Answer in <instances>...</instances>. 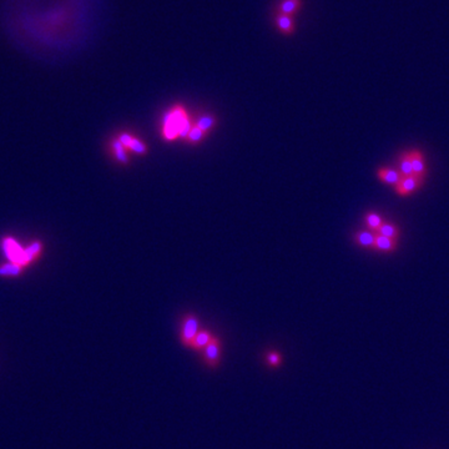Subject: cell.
<instances>
[{
	"label": "cell",
	"instance_id": "1",
	"mask_svg": "<svg viewBox=\"0 0 449 449\" xmlns=\"http://www.w3.org/2000/svg\"><path fill=\"white\" fill-rule=\"evenodd\" d=\"M194 126L189 112L181 104L173 105L164 115L161 125V135L166 141H175L177 139L185 140L190 130Z\"/></svg>",
	"mask_w": 449,
	"mask_h": 449
},
{
	"label": "cell",
	"instance_id": "2",
	"mask_svg": "<svg viewBox=\"0 0 449 449\" xmlns=\"http://www.w3.org/2000/svg\"><path fill=\"white\" fill-rule=\"evenodd\" d=\"M200 321L196 316L186 315L183 317L182 323H181V333L180 338L185 346L191 347L192 341L196 337L197 333L200 332Z\"/></svg>",
	"mask_w": 449,
	"mask_h": 449
},
{
	"label": "cell",
	"instance_id": "3",
	"mask_svg": "<svg viewBox=\"0 0 449 449\" xmlns=\"http://www.w3.org/2000/svg\"><path fill=\"white\" fill-rule=\"evenodd\" d=\"M117 139L120 140L125 149L130 153H134L136 155H146L147 154V146L142 140L137 139L134 135L129 134V132H122L117 136Z\"/></svg>",
	"mask_w": 449,
	"mask_h": 449
},
{
	"label": "cell",
	"instance_id": "4",
	"mask_svg": "<svg viewBox=\"0 0 449 449\" xmlns=\"http://www.w3.org/2000/svg\"><path fill=\"white\" fill-rule=\"evenodd\" d=\"M423 177H419L416 175H410L407 177H403L402 181L395 186V191L400 196H408V195L413 194L416 190H418L423 183Z\"/></svg>",
	"mask_w": 449,
	"mask_h": 449
},
{
	"label": "cell",
	"instance_id": "5",
	"mask_svg": "<svg viewBox=\"0 0 449 449\" xmlns=\"http://www.w3.org/2000/svg\"><path fill=\"white\" fill-rule=\"evenodd\" d=\"M204 358L206 363L211 367H216L220 363L221 358V346H220L219 338L212 336L210 343L204 349Z\"/></svg>",
	"mask_w": 449,
	"mask_h": 449
},
{
	"label": "cell",
	"instance_id": "6",
	"mask_svg": "<svg viewBox=\"0 0 449 449\" xmlns=\"http://www.w3.org/2000/svg\"><path fill=\"white\" fill-rule=\"evenodd\" d=\"M275 24H276L277 30L283 35H292L296 30V23H294L293 16L277 13L276 16H275Z\"/></svg>",
	"mask_w": 449,
	"mask_h": 449
},
{
	"label": "cell",
	"instance_id": "7",
	"mask_svg": "<svg viewBox=\"0 0 449 449\" xmlns=\"http://www.w3.org/2000/svg\"><path fill=\"white\" fill-rule=\"evenodd\" d=\"M410 156V163H412V170H413V175L419 176V177H426L427 170H426V164H424V158L422 155L421 151L418 150H412L409 151Z\"/></svg>",
	"mask_w": 449,
	"mask_h": 449
},
{
	"label": "cell",
	"instance_id": "8",
	"mask_svg": "<svg viewBox=\"0 0 449 449\" xmlns=\"http://www.w3.org/2000/svg\"><path fill=\"white\" fill-rule=\"evenodd\" d=\"M302 8V0H280L277 13L294 16Z\"/></svg>",
	"mask_w": 449,
	"mask_h": 449
},
{
	"label": "cell",
	"instance_id": "9",
	"mask_svg": "<svg viewBox=\"0 0 449 449\" xmlns=\"http://www.w3.org/2000/svg\"><path fill=\"white\" fill-rule=\"evenodd\" d=\"M377 176L383 181V182H387L390 185L395 186L402 181L403 175L399 172V170H394V168H382L377 171Z\"/></svg>",
	"mask_w": 449,
	"mask_h": 449
},
{
	"label": "cell",
	"instance_id": "10",
	"mask_svg": "<svg viewBox=\"0 0 449 449\" xmlns=\"http://www.w3.org/2000/svg\"><path fill=\"white\" fill-rule=\"evenodd\" d=\"M397 247V241L392 240L390 237H386L382 235H376V241H374V250L382 251V252H392Z\"/></svg>",
	"mask_w": 449,
	"mask_h": 449
},
{
	"label": "cell",
	"instance_id": "11",
	"mask_svg": "<svg viewBox=\"0 0 449 449\" xmlns=\"http://www.w3.org/2000/svg\"><path fill=\"white\" fill-rule=\"evenodd\" d=\"M354 241L362 247L374 248L376 235L373 233V231H358V232L354 233Z\"/></svg>",
	"mask_w": 449,
	"mask_h": 449
},
{
	"label": "cell",
	"instance_id": "12",
	"mask_svg": "<svg viewBox=\"0 0 449 449\" xmlns=\"http://www.w3.org/2000/svg\"><path fill=\"white\" fill-rule=\"evenodd\" d=\"M111 147H112V153H114L115 158L119 161L120 164L127 165L129 164V156H127V150L125 149L124 145L120 142L119 139H114L111 142Z\"/></svg>",
	"mask_w": 449,
	"mask_h": 449
},
{
	"label": "cell",
	"instance_id": "13",
	"mask_svg": "<svg viewBox=\"0 0 449 449\" xmlns=\"http://www.w3.org/2000/svg\"><path fill=\"white\" fill-rule=\"evenodd\" d=\"M212 338V335L207 330H200V332L197 333L196 337L192 341L191 347L195 349H204L207 344L210 343Z\"/></svg>",
	"mask_w": 449,
	"mask_h": 449
},
{
	"label": "cell",
	"instance_id": "14",
	"mask_svg": "<svg viewBox=\"0 0 449 449\" xmlns=\"http://www.w3.org/2000/svg\"><path fill=\"white\" fill-rule=\"evenodd\" d=\"M398 165H399V172L402 173L403 177H407V176L413 175V170H412V163H410L409 151H407V153H403L402 155H400L399 161H398Z\"/></svg>",
	"mask_w": 449,
	"mask_h": 449
},
{
	"label": "cell",
	"instance_id": "15",
	"mask_svg": "<svg viewBox=\"0 0 449 449\" xmlns=\"http://www.w3.org/2000/svg\"><path fill=\"white\" fill-rule=\"evenodd\" d=\"M195 125H196L197 127H200L202 131L209 134V132L214 129L215 125H216V119H215V116H212V115H202V116L197 117Z\"/></svg>",
	"mask_w": 449,
	"mask_h": 449
},
{
	"label": "cell",
	"instance_id": "16",
	"mask_svg": "<svg viewBox=\"0 0 449 449\" xmlns=\"http://www.w3.org/2000/svg\"><path fill=\"white\" fill-rule=\"evenodd\" d=\"M377 233H378V235L386 236V237H390V238H392V240H395V241H397L398 238H399V236H400L399 230H398V228L395 227L394 224H385V222H383L382 226H381V227L378 228Z\"/></svg>",
	"mask_w": 449,
	"mask_h": 449
},
{
	"label": "cell",
	"instance_id": "17",
	"mask_svg": "<svg viewBox=\"0 0 449 449\" xmlns=\"http://www.w3.org/2000/svg\"><path fill=\"white\" fill-rule=\"evenodd\" d=\"M366 224L368 226L369 230H372L373 232H377L378 228L383 224V219L376 212H368L366 215Z\"/></svg>",
	"mask_w": 449,
	"mask_h": 449
},
{
	"label": "cell",
	"instance_id": "18",
	"mask_svg": "<svg viewBox=\"0 0 449 449\" xmlns=\"http://www.w3.org/2000/svg\"><path fill=\"white\" fill-rule=\"evenodd\" d=\"M206 135H207L206 132L202 131V130L200 129V127H197L196 125L194 124V126L191 127V130H190L189 135H187V137L185 139V141L189 142V144H192V145L199 144V142H201L202 140L205 139V136H206Z\"/></svg>",
	"mask_w": 449,
	"mask_h": 449
},
{
	"label": "cell",
	"instance_id": "19",
	"mask_svg": "<svg viewBox=\"0 0 449 449\" xmlns=\"http://www.w3.org/2000/svg\"><path fill=\"white\" fill-rule=\"evenodd\" d=\"M267 362H269L271 366L275 367L279 366V364L281 363V356H280L279 353H276V352H271V353L267 356Z\"/></svg>",
	"mask_w": 449,
	"mask_h": 449
},
{
	"label": "cell",
	"instance_id": "20",
	"mask_svg": "<svg viewBox=\"0 0 449 449\" xmlns=\"http://www.w3.org/2000/svg\"><path fill=\"white\" fill-rule=\"evenodd\" d=\"M19 272V266L18 265H13V266H5L3 269L0 270V274H10V275H15Z\"/></svg>",
	"mask_w": 449,
	"mask_h": 449
}]
</instances>
